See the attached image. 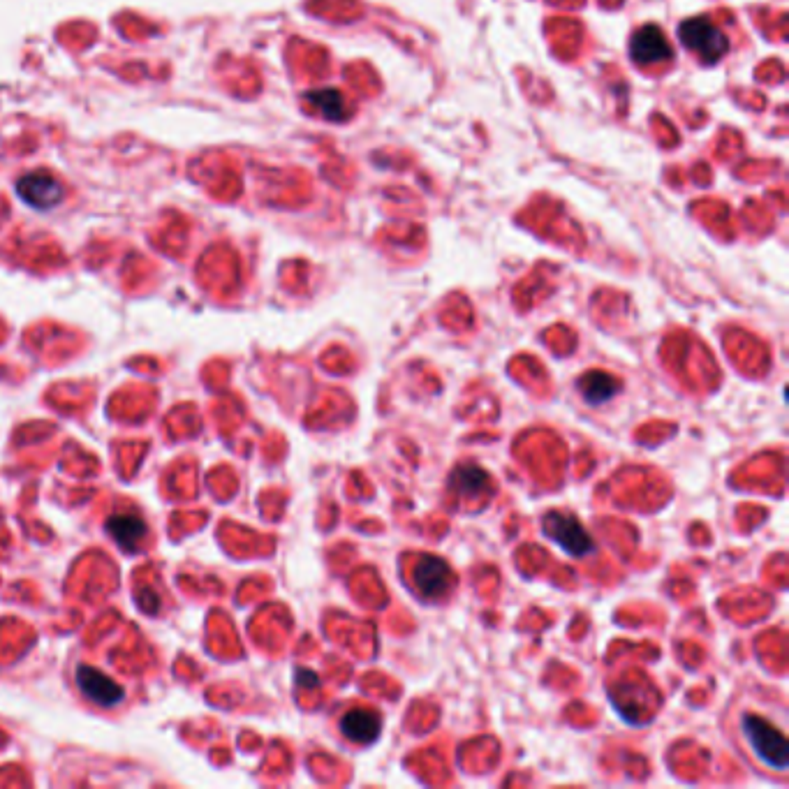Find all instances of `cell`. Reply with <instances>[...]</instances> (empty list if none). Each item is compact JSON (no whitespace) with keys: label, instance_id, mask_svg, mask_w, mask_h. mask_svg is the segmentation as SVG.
<instances>
[{"label":"cell","instance_id":"6da1fadb","mask_svg":"<svg viewBox=\"0 0 789 789\" xmlns=\"http://www.w3.org/2000/svg\"><path fill=\"white\" fill-rule=\"evenodd\" d=\"M727 720L729 739L752 769L785 780L789 769L785 709L773 713L771 702L762 697H739Z\"/></svg>","mask_w":789,"mask_h":789},{"label":"cell","instance_id":"7a4b0ae2","mask_svg":"<svg viewBox=\"0 0 789 789\" xmlns=\"http://www.w3.org/2000/svg\"><path fill=\"white\" fill-rule=\"evenodd\" d=\"M408 581L412 591L422 597V600L438 602L452 591L456 577L452 567H449L445 560L429 556V553H422V556L415 558V565L410 567Z\"/></svg>","mask_w":789,"mask_h":789},{"label":"cell","instance_id":"3957f363","mask_svg":"<svg viewBox=\"0 0 789 789\" xmlns=\"http://www.w3.org/2000/svg\"><path fill=\"white\" fill-rule=\"evenodd\" d=\"M678 38H681L685 49L697 54L699 61H704L706 65L718 63L729 51L727 35L706 17L683 21V24L678 26Z\"/></svg>","mask_w":789,"mask_h":789},{"label":"cell","instance_id":"277c9868","mask_svg":"<svg viewBox=\"0 0 789 789\" xmlns=\"http://www.w3.org/2000/svg\"><path fill=\"white\" fill-rule=\"evenodd\" d=\"M542 530L551 542H556L565 553L574 558H584L595 551V540L577 516L570 512L553 510L542 519Z\"/></svg>","mask_w":789,"mask_h":789},{"label":"cell","instance_id":"5b68a950","mask_svg":"<svg viewBox=\"0 0 789 789\" xmlns=\"http://www.w3.org/2000/svg\"><path fill=\"white\" fill-rule=\"evenodd\" d=\"M17 193L33 209H54L65 199V186L49 172H31L21 176L17 183Z\"/></svg>","mask_w":789,"mask_h":789},{"label":"cell","instance_id":"8992f818","mask_svg":"<svg viewBox=\"0 0 789 789\" xmlns=\"http://www.w3.org/2000/svg\"><path fill=\"white\" fill-rule=\"evenodd\" d=\"M630 54L637 65H658L667 63L674 51H671V44L667 35L662 33V28L641 26L639 31L632 35Z\"/></svg>","mask_w":789,"mask_h":789},{"label":"cell","instance_id":"52a82bcc","mask_svg":"<svg viewBox=\"0 0 789 789\" xmlns=\"http://www.w3.org/2000/svg\"><path fill=\"white\" fill-rule=\"evenodd\" d=\"M77 685L84 695L98 706H116L125 697V690L112 678L93 667L77 669Z\"/></svg>","mask_w":789,"mask_h":789},{"label":"cell","instance_id":"ba28073f","mask_svg":"<svg viewBox=\"0 0 789 789\" xmlns=\"http://www.w3.org/2000/svg\"><path fill=\"white\" fill-rule=\"evenodd\" d=\"M382 729L380 715L371 709H350L341 718V734L357 746H371L378 741Z\"/></svg>","mask_w":789,"mask_h":789},{"label":"cell","instance_id":"9c48e42d","mask_svg":"<svg viewBox=\"0 0 789 789\" xmlns=\"http://www.w3.org/2000/svg\"><path fill=\"white\" fill-rule=\"evenodd\" d=\"M107 530L112 535V540L119 544L123 551H137L142 547V542L149 535L144 519H139L137 514H114L109 516Z\"/></svg>","mask_w":789,"mask_h":789},{"label":"cell","instance_id":"30bf717a","mask_svg":"<svg viewBox=\"0 0 789 789\" xmlns=\"http://www.w3.org/2000/svg\"><path fill=\"white\" fill-rule=\"evenodd\" d=\"M577 389L588 405H602L621 392V382L609 373L591 371L577 382Z\"/></svg>","mask_w":789,"mask_h":789},{"label":"cell","instance_id":"8fae6325","mask_svg":"<svg viewBox=\"0 0 789 789\" xmlns=\"http://www.w3.org/2000/svg\"><path fill=\"white\" fill-rule=\"evenodd\" d=\"M449 486L459 498H475L479 493H484L491 486V479L486 470H482L475 463H463L449 477Z\"/></svg>","mask_w":789,"mask_h":789},{"label":"cell","instance_id":"7c38bea8","mask_svg":"<svg viewBox=\"0 0 789 789\" xmlns=\"http://www.w3.org/2000/svg\"><path fill=\"white\" fill-rule=\"evenodd\" d=\"M306 100L320 109L322 116H327L329 121L345 119V100L338 91H313L306 95Z\"/></svg>","mask_w":789,"mask_h":789}]
</instances>
